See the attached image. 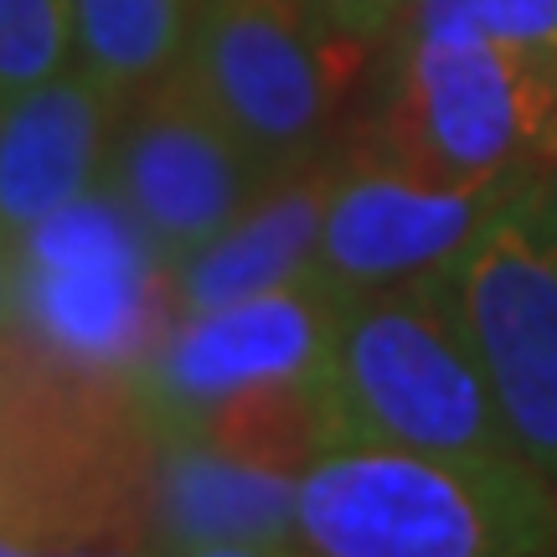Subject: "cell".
Returning <instances> with one entry per match:
<instances>
[{
    "instance_id": "cell-1",
    "label": "cell",
    "mask_w": 557,
    "mask_h": 557,
    "mask_svg": "<svg viewBox=\"0 0 557 557\" xmlns=\"http://www.w3.org/2000/svg\"><path fill=\"white\" fill-rule=\"evenodd\" d=\"M320 393L341 449L372 444L444 459H521L465 336L444 263L336 299Z\"/></svg>"
},
{
    "instance_id": "cell-2",
    "label": "cell",
    "mask_w": 557,
    "mask_h": 557,
    "mask_svg": "<svg viewBox=\"0 0 557 557\" xmlns=\"http://www.w3.org/2000/svg\"><path fill=\"white\" fill-rule=\"evenodd\" d=\"M299 547L325 557L547 553L557 500L527 459L346 444L299 475Z\"/></svg>"
},
{
    "instance_id": "cell-3",
    "label": "cell",
    "mask_w": 557,
    "mask_h": 557,
    "mask_svg": "<svg viewBox=\"0 0 557 557\" xmlns=\"http://www.w3.org/2000/svg\"><path fill=\"white\" fill-rule=\"evenodd\" d=\"M372 156L434 186L521 181L557 160V52L413 37L372 129Z\"/></svg>"
},
{
    "instance_id": "cell-4",
    "label": "cell",
    "mask_w": 557,
    "mask_h": 557,
    "mask_svg": "<svg viewBox=\"0 0 557 557\" xmlns=\"http://www.w3.org/2000/svg\"><path fill=\"white\" fill-rule=\"evenodd\" d=\"M165 269L129 207L94 186L16 238L11 331L73 372L135 377L165 336Z\"/></svg>"
},
{
    "instance_id": "cell-5",
    "label": "cell",
    "mask_w": 557,
    "mask_h": 557,
    "mask_svg": "<svg viewBox=\"0 0 557 557\" xmlns=\"http://www.w3.org/2000/svg\"><path fill=\"white\" fill-rule=\"evenodd\" d=\"M357 62L305 0H197L181 78L278 181L310 165Z\"/></svg>"
},
{
    "instance_id": "cell-6",
    "label": "cell",
    "mask_w": 557,
    "mask_h": 557,
    "mask_svg": "<svg viewBox=\"0 0 557 557\" xmlns=\"http://www.w3.org/2000/svg\"><path fill=\"white\" fill-rule=\"evenodd\" d=\"M444 278L517 455L557 491V181H517Z\"/></svg>"
},
{
    "instance_id": "cell-7",
    "label": "cell",
    "mask_w": 557,
    "mask_h": 557,
    "mask_svg": "<svg viewBox=\"0 0 557 557\" xmlns=\"http://www.w3.org/2000/svg\"><path fill=\"white\" fill-rule=\"evenodd\" d=\"M103 186L176 269L227 233L274 186V176L176 73L124 103L103 160Z\"/></svg>"
},
{
    "instance_id": "cell-8",
    "label": "cell",
    "mask_w": 557,
    "mask_h": 557,
    "mask_svg": "<svg viewBox=\"0 0 557 557\" xmlns=\"http://www.w3.org/2000/svg\"><path fill=\"white\" fill-rule=\"evenodd\" d=\"M336 299L341 295L315 269H305L289 284L227 310L186 315V325L160 336L150 361L135 372L139 413L156 434H181L238 387L315 372L331 341Z\"/></svg>"
},
{
    "instance_id": "cell-9",
    "label": "cell",
    "mask_w": 557,
    "mask_h": 557,
    "mask_svg": "<svg viewBox=\"0 0 557 557\" xmlns=\"http://www.w3.org/2000/svg\"><path fill=\"white\" fill-rule=\"evenodd\" d=\"M511 186L517 181L434 186V181L408 176L367 150L331 176V201H325L310 269L336 295L438 269L475 238L480 222L506 201Z\"/></svg>"
},
{
    "instance_id": "cell-10",
    "label": "cell",
    "mask_w": 557,
    "mask_h": 557,
    "mask_svg": "<svg viewBox=\"0 0 557 557\" xmlns=\"http://www.w3.org/2000/svg\"><path fill=\"white\" fill-rule=\"evenodd\" d=\"M145 542L165 553H295L299 475L243 465L191 434H156Z\"/></svg>"
},
{
    "instance_id": "cell-11",
    "label": "cell",
    "mask_w": 557,
    "mask_h": 557,
    "mask_svg": "<svg viewBox=\"0 0 557 557\" xmlns=\"http://www.w3.org/2000/svg\"><path fill=\"white\" fill-rule=\"evenodd\" d=\"M124 103L83 67L0 103V227L11 238L99 186Z\"/></svg>"
},
{
    "instance_id": "cell-12",
    "label": "cell",
    "mask_w": 557,
    "mask_h": 557,
    "mask_svg": "<svg viewBox=\"0 0 557 557\" xmlns=\"http://www.w3.org/2000/svg\"><path fill=\"white\" fill-rule=\"evenodd\" d=\"M331 176L336 171H310V165L295 176H278L227 233H218L191 259H181L176 284H171L181 310L186 315L227 310L238 299H253L305 274L315 259Z\"/></svg>"
},
{
    "instance_id": "cell-13",
    "label": "cell",
    "mask_w": 557,
    "mask_h": 557,
    "mask_svg": "<svg viewBox=\"0 0 557 557\" xmlns=\"http://www.w3.org/2000/svg\"><path fill=\"white\" fill-rule=\"evenodd\" d=\"M181 434L201 438L243 465L278 470V475H305L320 455L341 449L325 393H320V367L299 372V377H269L238 387Z\"/></svg>"
},
{
    "instance_id": "cell-14",
    "label": "cell",
    "mask_w": 557,
    "mask_h": 557,
    "mask_svg": "<svg viewBox=\"0 0 557 557\" xmlns=\"http://www.w3.org/2000/svg\"><path fill=\"white\" fill-rule=\"evenodd\" d=\"M197 0H73L78 67L120 99L176 78Z\"/></svg>"
},
{
    "instance_id": "cell-15",
    "label": "cell",
    "mask_w": 557,
    "mask_h": 557,
    "mask_svg": "<svg viewBox=\"0 0 557 557\" xmlns=\"http://www.w3.org/2000/svg\"><path fill=\"white\" fill-rule=\"evenodd\" d=\"M78 67L73 0H0V103Z\"/></svg>"
},
{
    "instance_id": "cell-16",
    "label": "cell",
    "mask_w": 557,
    "mask_h": 557,
    "mask_svg": "<svg viewBox=\"0 0 557 557\" xmlns=\"http://www.w3.org/2000/svg\"><path fill=\"white\" fill-rule=\"evenodd\" d=\"M413 37L517 41L557 52V0H413Z\"/></svg>"
},
{
    "instance_id": "cell-17",
    "label": "cell",
    "mask_w": 557,
    "mask_h": 557,
    "mask_svg": "<svg viewBox=\"0 0 557 557\" xmlns=\"http://www.w3.org/2000/svg\"><path fill=\"white\" fill-rule=\"evenodd\" d=\"M331 32L351 41H377L393 32L403 11H413V0H305Z\"/></svg>"
},
{
    "instance_id": "cell-18",
    "label": "cell",
    "mask_w": 557,
    "mask_h": 557,
    "mask_svg": "<svg viewBox=\"0 0 557 557\" xmlns=\"http://www.w3.org/2000/svg\"><path fill=\"white\" fill-rule=\"evenodd\" d=\"M11 278H16V238L0 227V331H11Z\"/></svg>"
}]
</instances>
